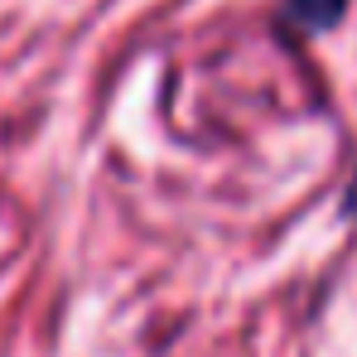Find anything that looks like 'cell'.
<instances>
[{"instance_id": "cell-1", "label": "cell", "mask_w": 357, "mask_h": 357, "mask_svg": "<svg viewBox=\"0 0 357 357\" xmlns=\"http://www.w3.org/2000/svg\"><path fill=\"white\" fill-rule=\"evenodd\" d=\"M348 10V0H285V20L299 29H328L338 24Z\"/></svg>"}, {"instance_id": "cell-2", "label": "cell", "mask_w": 357, "mask_h": 357, "mask_svg": "<svg viewBox=\"0 0 357 357\" xmlns=\"http://www.w3.org/2000/svg\"><path fill=\"white\" fill-rule=\"evenodd\" d=\"M348 203H353V208H357V183H353V188H348Z\"/></svg>"}]
</instances>
